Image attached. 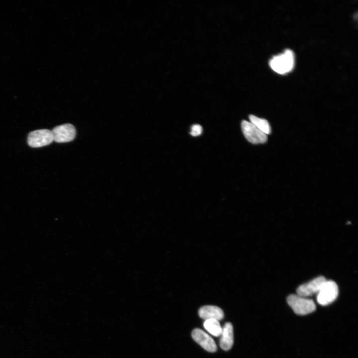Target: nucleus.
Returning a JSON list of instances; mask_svg holds the SVG:
<instances>
[{
    "mask_svg": "<svg viewBox=\"0 0 358 358\" xmlns=\"http://www.w3.org/2000/svg\"><path fill=\"white\" fill-rule=\"evenodd\" d=\"M338 293L337 284L332 280H326L317 294V301L321 305H328L336 300Z\"/></svg>",
    "mask_w": 358,
    "mask_h": 358,
    "instance_id": "nucleus-3",
    "label": "nucleus"
},
{
    "mask_svg": "<svg viewBox=\"0 0 358 358\" xmlns=\"http://www.w3.org/2000/svg\"><path fill=\"white\" fill-rule=\"evenodd\" d=\"M220 336L219 344L221 349L225 351L230 350L234 342L233 328L231 323L226 322L224 324Z\"/></svg>",
    "mask_w": 358,
    "mask_h": 358,
    "instance_id": "nucleus-9",
    "label": "nucleus"
},
{
    "mask_svg": "<svg viewBox=\"0 0 358 358\" xmlns=\"http://www.w3.org/2000/svg\"><path fill=\"white\" fill-rule=\"evenodd\" d=\"M199 316L202 319L220 320L224 317L223 310L216 306L207 305L201 307L198 311Z\"/></svg>",
    "mask_w": 358,
    "mask_h": 358,
    "instance_id": "nucleus-10",
    "label": "nucleus"
},
{
    "mask_svg": "<svg viewBox=\"0 0 358 358\" xmlns=\"http://www.w3.org/2000/svg\"><path fill=\"white\" fill-rule=\"evenodd\" d=\"M250 122L265 134L271 133V127L268 122L266 119L258 118L253 115L249 116Z\"/></svg>",
    "mask_w": 358,
    "mask_h": 358,
    "instance_id": "nucleus-12",
    "label": "nucleus"
},
{
    "mask_svg": "<svg viewBox=\"0 0 358 358\" xmlns=\"http://www.w3.org/2000/svg\"><path fill=\"white\" fill-rule=\"evenodd\" d=\"M241 128L246 139L251 143H264L267 139V135L260 130L250 122L242 121Z\"/></svg>",
    "mask_w": 358,
    "mask_h": 358,
    "instance_id": "nucleus-5",
    "label": "nucleus"
},
{
    "mask_svg": "<svg viewBox=\"0 0 358 358\" xmlns=\"http://www.w3.org/2000/svg\"><path fill=\"white\" fill-rule=\"evenodd\" d=\"M203 326L208 332L214 336L218 337L221 334L222 327L217 320H205L203 323Z\"/></svg>",
    "mask_w": 358,
    "mask_h": 358,
    "instance_id": "nucleus-11",
    "label": "nucleus"
},
{
    "mask_svg": "<svg viewBox=\"0 0 358 358\" xmlns=\"http://www.w3.org/2000/svg\"><path fill=\"white\" fill-rule=\"evenodd\" d=\"M202 132V127L198 124H194L191 126L190 134L193 136L200 135Z\"/></svg>",
    "mask_w": 358,
    "mask_h": 358,
    "instance_id": "nucleus-13",
    "label": "nucleus"
},
{
    "mask_svg": "<svg viewBox=\"0 0 358 358\" xmlns=\"http://www.w3.org/2000/svg\"><path fill=\"white\" fill-rule=\"evenodd\" d=\"M326 281V278L322 276L317 277L299 286L296 290L297 294L306 298L317 294Z\"/></svg>",
    "mask_w": 358,
    "mask_h": 358,
    "instance_id": "nucleus-7",
    "label": "nucleus"
},
{
    "mask_svg": "<svg viewBox=\"0 0 358 358\" xmlns=\"http://www.w3.org/2000/svg\"><path fill=\"white\" fill-rule=\"evenodd\" d=\"M294 54L290 49H287L283 53L274 56L269 63L271 68L280 74L291 71L294 66Z\"/></svg>",
    "mask_w": 358,
    "mask_h": 358,
    "instance_id": "nucleus-1",
    "label": "nucleus"
},
{
    "mask_svg": "<svg viewBox=\"0 0 358 358\" xmlns=\"http://www.w3.org/2000/svg\"><path fill=\"white\" fill-rule=\"evenodd\" d=\"M288 305L297 315H304L314 312L316 305L314 301L307 298L297 294H291L288 296Z\"/></svg>",
    "mask_w": 358,
    "mask_h": 358,
    "instance_id": "nucleus-2",
    "label": "nucleus"
},
{
    "mask_svg": "<svg viewBox=\"0 0 358 358\" xmlns=\"http://www.w3.org/2000/svg\"><path fill=\"white\" fill-rule=\"evenodd\" d=\"M53 141L58 143H65L73 140L76 135L74 126L71 124H65L55 127L52 131Z\"/></svg>",
    "mask_w": 358,
    "mask_h": 358,
    "instance_id": "nucleus-6",
    "label": "nucleus"
},
{
    "mask_svg": "<svg viewBox=\"0 0 358 358\" xmlns=\"http://www.w3.org/2000/svg\"><path fill=\"white\" fill-rule=\"evenodd\" d=\"M53 141L52 132L48 129H39L31 132L28 136V144L33 148L48 145Z\"/></svg>",
    "mask_w": 358,
    "mask_h": 358,
    "instance_id": "nucleus-4",
    "label": "nucleus"
},
{
    "mask_svg": "<svg viewBox=\"0 0 358 358\" xmlns=\"http://www.w3.org/2000/svg\"><path fill=\"white\" fill-rule=\"evenodd\" d=\"M193 340L205 350L214 352L217 350V346L213 338L202 330L196 328L192 332Z\"/></svg>",
    "mask_w": 358,
    "mask_h": 358,
    "instance_id": "nucleus-8",
    "label": "nucleus"
}]
</instances>
